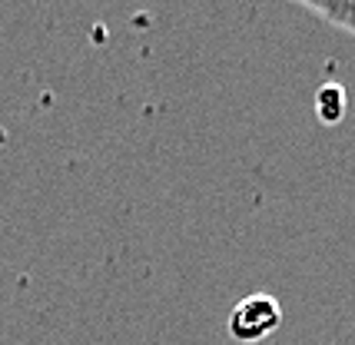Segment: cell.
Masks as SVG:
<instances>
[{"mask_svg":"<svg viewBox=\"0 0 355 345\" xmlns=\"http://www.w3.org/2000/svg\"><path fill=\"white\" fill-rule=\"evenodd\" d=\"M299 7H302L306 14L319 17V20H325V24H332V27H339V30L355 37V0H325V3L302 0Z\"/></svg>","mask_w":355,"mask_h":345,"instance_id":"2","label":"cell"},{"mask_svg":"<svg viewBox=\"0 0 355 345\" xmlns=\"http://www.w3.org/2000/svg\"><path fill=\"white\" fill-rule=\"evenodd\" d=\"M319 116H322L325 123H336L342 116V107H345V94H342V87H336V83H329V87H322L319 90Z\"/></svg>","mask_w":355,"mask_h":345,"instance_id":"3","label":"cell"},{"mask_svg":"<svg viewBox=\"0 0 355 345\" xmlns=\"http://www.w3.org/2000/svg\"><path fill=\"white\" fill-rule=\"evenodd\" d=\"M279 326H282V306L266 292H252V296L239 299L232 306L230 322H226L230 335L243 345L263 342L272 332H279Z\"/></svg>","mask_w":355,"mask_h":345,"instance_id":"1","label":"cell"}]
</instances>
